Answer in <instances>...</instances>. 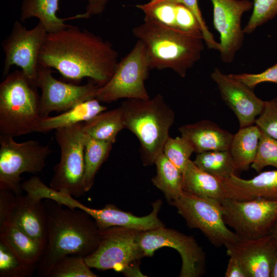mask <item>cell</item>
Masks as SVG:
<instances>
[{
    "instance_id": "6da1fadb",
    "label": "cell",
    "mask_w": 277,
    "mask_h": 277,
    "mask_svg": "<svg viewBox=\"0 0 277 277\" xmlns=\"http://www.w3.org/2000/svg\"><path fill=\"white\" fill-rule=\"evenodd\" d=\"M118 57L117 51L109 41L70 25L47 34L38 63L56 69L66 79L76 82L89 77L101 87L113 75Z\"/></svg>"
},
{
    "instance_id": "7a4b0ae2",
    "label": "cell",
    "mask_w": 277,
    "mask_h": 277,
    "mask_svg": "<svg viewBox=\"0 0 277 277\" xmlns=\"http://www.w3.org/2000/svg\"><path fill=\"white\" fill-rule=\"evenodd\" d=\"M47 216V242L37 266L38 274L46 276L62 258L76 255L85 258L97 248L100 230L94 220L79 209L63 207L50 199H44Z\"/></svg>"
},
{
    "instance_id": "3957f363",
    "label": "cell",
    "mask_w": 277,
    "mask_h": 277,
    "mask_svg": "<svg viewBox=\"0 0 277 277\" xmlns=\"http://www.w3.org/2000/svg\"><path fill=\"white\" fill-rule=\"evenodd\" d=\"M144 45L150 69H169L182 77L201 58L204 49L202 32H189L144 17L132 30Z\"/></svg>"
},
{
    "instance_id": "277c9868",
    "label": "cell",
    "mask_w": 277,
    "mask_h": 277,
    "mask_svg": "<svg viewBox=\"0 0 277 277\" xmlns=\"http://www.w3.org/2000/svg\"><path fill=\"white\" fill-rule=\"evenodd\" d=\"M120 107L125 128L131 131L140 142L143 164L152 165L163 152L169 136L175 118L173 111L160 94L147 100L126 99Z\"/></svg>"
},
{
    "instance_id": "5b68a950",
    "label": "cell",
    "mask_w": 277,
    "mask_h": 277,
    "mask_svg": "<svg viewBox=\"0 0 277 277\" xmlns=\"http://www.w3.org/2000/svg\"><path fill=\"white\" fill-rule=\"evenodd\" d=\"M0 84V133L18 136L36 132L43 118L37 86L22 70L9 73Z\"/></svg>"
},
{
    "instance_id": "8992f818",
    "label": "cell",
    "mask_w": 277,
    "mask_h": 277,
    "mask_svg": "<svg viewBox=\"0 0 277 277\" xmlns=\"http://www.w3.org/2000/svg\"><path fill=\"white\" fill-rule=\"evenodd\" d=\"M83 123L55 130L61 157L54 167L49 186L74 197L86 193L83 186L85 139L82 131Z\"/></svg>"
},
{
    "instance_id": "52a82bcc",
    "label": "cell",
    "mask_w": 277,
    "mask_h": 277,
    "mask_svg": "<svg viewBox=\"0 0 277 277\" xmlns=\"http://www.w3.org/2000/svg\"><path fill=\"white\" fill-rule=\"evenodd\" d=\"M51 152L48 145L38 141L18 143L12 136L0 134V189L21 194V175L41 172Z\"/></svg>"
},
{
    "instance_id": "ba28073f",
    "label": "cell",
    "mask_w": 277,
    "mask_h": 277,
    "mask_svg": "<svg viewBox=\"0 0 277 277\" xmlns=\"http://www.w3.org/2000/svg\"><path fill=\"white\" fill-rule=\"evenodd\" d=\"M170 204L176 208L188 226L201 230L216 247L225 246L240 239L227 226L219 200L198 196L183 190Z\"/></svg>"
},
{
    "instance_id": "9c48e42d",
    "label": "cell",
    "mask_w": 277,
    "mask_h": 277,
    "mask_svg": "<svg viewBox=\"0 0 277 277\" xmlns=\"http://www.w3.org/2000/svg\"><path fill=\"white\" fill-rule=\"evenodd\" d=\"M150 70L143 44L139 40L118 62L110 80L97 90L96 98L110 103L121 98H150L145 86Z\"/></svg>"
},
{
    "instance_id": "30bf717a",
    "label": "cell",
    "mask_w": 277,
    "mask_h": 277,
    "mask_svg": "<svg viewBox=\"0 0 277 277\" xmlns=\"http://www.w3.org/2000/svg\"><path fill=\"white\" fill-rule=\"evenodd\" d=\"M227 225L242 239H252L269 234L277 220V200L256 198L221 201Z\"/></svg>"
},
{
    "instance_id": "8fae6325",
    "label": "cell",
    "mask_w": 277,
    "mask_h": 277,
    "mask_svg": "<svg viewBox=\"0 0 277 277\" xmlns=\"http://www.w3.org/2000/svg\"><path fill=\"white\" fill-rule=\"evenodd\" d=\"M141 231L122 227L100 230L98 246L84 258L86 263L90 268L101 270L122 272L145 256L139 243Z\"/></svg>"
},
{
    "instance_id": "7c38bea8",
    "label": "cell",
    "mask_w": 277,
    "mask_h": 277,
    "mask_svg": "<svg viewBox=\"0 0 277 277\" xmlns=\"http://www.w3.org/2000/svg\"><path fill=\"white\" fill-rule=\"evenodd\" d=\"M139 243L145 256H151L156 250L164 247L176 250L182 262L181 277H197L204 270L205 252L191 236L164 226L141 231Z\"/></svg>"
},
{
    "instance_id": "4fadbf2b",
    "label": "cell",
    "mask_w": 277,
    "mask_h": 277,
    "mask_svg": "<svg viewBox=\"0 0 277 277\" xmlns=\"http://www.w3.org/2000/svg\"><path fill=\"white\" fill-rule=\"evenodd\" d=\"M47 34L39 22L28 29L19 21H15L10 34L2 44L5 53L3 78L9 73L10 67L16 65L36 84L39 53Z\"/></svg>"
},
{
    "instance_id": "5bb4252c",
    "label": "cell",
    "mask_w": 277,
    "mask_h": 277,
    "mask_svg": "<svg viewBox=\"0 0 277 277\" xmlns=\"http://www.w3.org/2000/svg\"><path fill=\"white\" fill-rule=\"evenodd\" d=\"M52 69L39 64L36 84L41 90V113L43 118L51 112H64L86 101L96 98L100 87L94 82L80 85L55 78Z\"/></svg>"
},
{
    "instance_id": "9a60e30c",
    "label": "cell",
    "mask_w": 277,
    "mask_h": 277,
    "mask_svg": "<svg viewBox=\"0 0 277 277\" xmlns=\"http://www.w3.org/2000/svg\"><path fill=\"white\" fill-rule=\"evenodd\" d=\"M213 5V23L220 36L221 61L231 63L242 47L244 40L241 27L243 14L253 8L249 0H211Z\"/></svg>"
},
{
    "instance_id": "2e32d148",
    "label": "cell",
    "mask_w": 277,
    "mask_h": 277,
    "mask_svg": "<svg viewBox=\"0 0 277 277\" xmlns=\"http://www.w3.org/2000/svg\"><path fill=\"white\" fill-rule=\"evenodd\" d=\"M211 77L217 86L221 97L236 115L240 128L254 124L261 113L264 101L259 98L252 89L215 68Z\"/></svg>"
},
{
    "instance_id": "e0dca14e",
    "label": "cell",
    "mask_w": 277,
    "mask_h": 277,
    "mask_svg": "<svg viewBox=\"0 0 277 277\" xmlns=\"http://www.w3.org/2000/svg\"><path fill=\"white\" fill-rule=\"evenodd\" d=\"M225 246L227 255L238 262L247 277L270 276L277 242L270 234L256 239H240Z\"/></svg>"
},
{
    "instance_id": "ac0fdd59",
    "label": "cell",
    "mask_w": 277,
    "mask_h": 277,
    "mask_svg": "<svg viewBox=\"0 0 277 277\" xmlns=\"http://www.w3.org/2000/svg\"><path fill=\"white\" fill-rule=\"evenodd\" d=\"M162 201L157 200L152 204V211L144 216H137L124 211L114 205L108 204L102 209H93L84 205L74 197L69 196L65 201V205L71 209H79L88 213L95 222L100 230L111 227H122L139 231H147L165 226L159 219L158 214Z\"/></svg>"
},
{
    "instance_id": "d6986e66",
    "label": "cell",
    "mask_w": 277,
    "mask_h": 277,
    "mask_svg": "<svg viewBox=\"0 0 277 277\" xmlns=\"http://www.w3.org/2000/svg\"><path fill=\"white\" fill-rule=\"evenodd\" d=\"M11 222L46 247L47 216L43 200L27 192L16 195Z\"/></svg>"
},
{
    "instance_id": "ffe728a7",
    "label": "cell",
    "mask_w": 277,
    "mask_h": 277,
    "mask_svg": "<svg viewBox=\"0 0 277 277\" xmlns=\"http://www.w3.org/2000/svg\"><path fill=\"white\" fill-rule=\"evenodd\" d=\"M179 130L197 153L229 150L233 136L215 123L207 120L182 125Z\"/></svg>"
},
{
    "instance_id": "44dd1931",
    "label": "cell",
    "mask_w": 277,
    "mask_h": 277,
    "mask_svg": "<svg viewBox=\"0 0 277 277\" xmlns=\"http://www.w3.org/2000/svg\"><path fill=\"white\" fill-rule=\"evenodd\" d=\"M223 180L230 199L241 201L256 198L277 200V170L260 172L248 180L233 174Z\"/></svg>"
},
{
    "instance_id": "7402d4cb",
    "label": "cell",
    "mask_w": 277,
    "mask_h": 277,
    "mask_svg": "<svg viewBox=\"0 0 277 277\" xmlns=\"http://www.w3.org/2000/svg\"><path fill=\"white\" fill-rule=\"evenodd\" d=\"M183 175V189L185 191L220 201L230 198L223 179L202 170L190 160Z\"/></svg>"
},
{
    "instance_id": "603a6c76",
    "label": "cell",
    "mask_w": 277,
    "mask_h": 277,
    "mask_svg": "<svg viewBox=\"0 0 277 277\" xmlns=\"http://www.w3.org/2000/svg\"><path fill=\"white\" fill-rule=\"evenodd\" d=\"M0 240L21 260L31 266L37 267L46 249L12 222L0 228Z\"/></svg>"
},
{
    "instance_id": "cb8c5ba5",
    "label": "cell",
    "mask_w": 277,
    "mask_h": 277,
    "mask_svg": "<svg viewBox=\"0 0 277 277\" xmlns=\"http://www.w3.org/2000/svg\"><path fill=\"white\" fill-rule=\"evenodd\" d=\"M96 98L82 102L58 115L42 119L36 132L47 133L61 128L87 122L107 110Z\"/></svg>"
},
{
    "instance_id": "d4e9b609",
    "label": "cell",
    "mask_w": 277,
    "mask_h": 277,
    "mask_svg": "<svg viewBox=\"0 0 277 277\" xmlns=\"http://www.w3.org/2000/svg\"><path fill=\"white\" fill-rule=\"evenodd\" d=\"M261 132L256 125H252L240 128L233 134L229 150L236 171L249 169L256 154Z\"/></svg>"
},
{
    "instance_id": "484cf974",
    "label": "cell",
    "mask_w": 277,
    "mask_h": 277,
    "mask_svg": "<svg viewBox=\"0 0 277 277\" xmlns=\"http://www.w3.org/2000/svg\"><path fill=\"white\" fill-rule=\"evenodd\" d=\"M60 0H23L21 10V20L24 21L35 17L39 19L48 33L61 31L70 25L64 22L76 19V15L68 18H60L57 16L59 10Z\"/></svg>"
},
{
    "instance_id": "4316f807",
    "label": "cell",
    "mask_w": 277,
    "mask_h": 277,
    "mask_svg": "<svg viewBox=\"0 0 277 277\" xmlns=\"http://www.w3.org/2000/svg\"><path fill=\"white\" fill-rule=\"evenodd\" d=\"M124 128L123 113L119 107L101 112L84 122L82 131L87 136L113 144L118 133Z\"/></svg>"
},
{
    "instance_id": "83f0119b",
    "label": "cell",
    "mask_w": 277,
    "mask_h": 277,
    "mask_svg": "<svg viewBox=\"0 0 277 277\" xmlns=\"http://www.w3.org/2000/svg\"><path fill=\"white\" fill-rule=\"evenodd\" d=\"M156 174L152 178L153 184L161 190L169 203L183 192L182 172L162 152L156 159Z\"/></svg>"
},
{
    "instance_id": "f1b7e54d",
    "label": "cell",
    "mask_w": 277,
    "mask_h": 277,
    "mask_svg": "<svg viewBox=\"0 0 277 277\" xmlns=\"http://www.w3.org/2000/svg\"><path fill=\"white\" fill-rule=\"evenodd\" d=\"M112 145V143L95 140L85 135V167L83 180L85 192L92 187L96 174L108 157Z\"/></svg>"
},
{
    "instance_id": "f546056e",
    "label": "cell",
    "mask_w": 277,
    "mask_h": 277,
    "mask_svg": "<svg viewBox=\"0 0 277 277\" xmlns=\"http://www.w3.org/2000/svg\"><path fill=\"white\" fill-rule=\"evenodd\" d=\"M193 162L202 170L223 180L228 179L236 171L229 150L197 153Z\"/></svg>"
},
{
    "instance_id": "4dcf8cb0",
    "label": "cell",
    "mask_w": 277,
    "mask_h": 277,
    "mask_svg": "<svg viewBox=\"0 0 277 277\" xmlns=\"http://www.w3.org/2000/svg\"><path fill=\"white\" fill-rule=\"evenodd\" d=\"M85 258L76 255L65 256L53 265L47 277H96Z\"/></svg>"
},
{
    "instance_id": "1f68e13d",
    "label": "cell",
    "mask_w": 277,
    "mask_h": 277,
    "mask_svg": "<svg viewBox=\"0 0 277 277\" xmlns=\"http://www.w3.org/2000/svg\"><path fill=\"white\" fill-rule=\"evenodd\" d=\"M36 267L23 262L6 244L0 240L1 277L30 276Z\"/></svg>"
},
{
    "instance_id": "d6a6232c",
    "label": "cell",
    "mask_w": 277,
    "mask_h": 277,
    "mask_svg": "<svg viewBox=\"0 0 277 277\" xmlns=\"http://www.w3.org/2000/svg\"><path fill=\"white\" fill-rule=\"evenodd\" d=\"M194 152L190 142L183 136L167 139L163 150L165 156L183 173L184 172L190 157Z\"/></svg>"
},
{
    "instance_id": "836d02e7",
    "label": "cell",
    "mask_w": 277,
    "mask_h": 277,
    "mask_svg": "<svg viewBox=\"0 0 277 277\" xmlns=\"http://www.w3.org/2000/svg\"><path fill=\"white\" fill-rule=\"evenodd\" d=\"M136 7L144 12L145 17L176 28V4L165 0H150L147 3L137 5Z\"/></svg>"
},
{
    "instance_id": "e575fe53",
    "label": "cell",
    "mask_w": 277,
    "mask_h": 277,
    "mask_svg": "<svg viewBox=\"0 0 277 277\" xmlns=\"http://www.w3.org/2000/svg\"><path fill=\"white\" fill-rule=\"evenodd\" d=\"M252 12L243 28L244 34L252 33L277 15V0H252Z\"/></svg>"
},
{
    "instance_id": "d590c367",
    "label": "cell",
    "mask_w": 277,
    "mask_h": 277,
    "mask_svg": "<svg viewBox=\"0 0 277 277\" xmlns=\"http://www.w3.org/2000/svg\"><path fill=\"white\" fill-rule=\"evenodd\" d=\"M268 166L277 168V140L262 131L256 154L250 167L260 173Z\"/></svg>"
},
{
    "instance_id": "8d00e7d4",
    "label": "cell",
    "mask_w": 277,
    "mask_h": 277,
    "mask_svg": "<svg viewBox=\"0 0 277 277\" xmlns=\"http://www.w3.org/2000/svg\"><path fill=\"white\" fill-rule=\"evenodd\" d=\"M254 124L262 131L277 140V98L264 102L263 109Z\"/></svg>"
},
{
    "instance_id": "74e56055",
    "label": "cell",
    "mask_w": 277,
    "mask_h": 277,
    "mask_svg": "<svg viewBox=\"0 0 277 277\" xmlns=\"http://www.w3.org/2000/svg\"><path fill=\"white\" fill-rule=\"evenodd\" d=\"M175 4H182L189 9L194 14L200 26L204 42L207 47L219 50V43L216 42L209 31L200 9L197 0H165Z\"/></svg>"
},
{
    "instance_id": "f35d334b",
    "label": "cell",
    "mask_w": 277,
    "mask_h": 277,
    "mask_svg": "<svg viewBox=\"0 0 277 277\" xmlns=\"http://www.w3.org/2000/svg\"><path fill=\"white\" fill-rule=\"evenodd\" d=\"M230 75L252 89L262 83L271 82L277 84V63L261 73Z\"/></svg>"
},
{
    "instance_id": "ab89813d",
    "label": "cell",
    "mask_w": 277,
    "mask_h": 277,
    "mask_svg": "<svg viewBox=\"0 0 277 277\" xmlns=\"http://www.w3.org/2000/svg\"><path fill=\"white\" fill-rule=\"evenodd\" d=\"M176 28L189 32H202L198 21L193 13L185 6L176 4Z\"/></svg>"
},
{
    "instance_id": "60d3db41",
    "label": "cell",
    "mask_w": 277,
    "mask_h": 277,
    "mask_svg": "<svg viewBox=\"0 0 277 277\" xmlns=\"http://www.w3.org/2000/svg\"><path fill=\"white\" fill-rule=\"evenodd\" d=\"M16 194L9 189H0V228L10 223Z\"/></svg>"
},
{
    "instance_id": "b9f144b4",
    "label": "cell",
    "mask_w": 277,
    "mask_h": 277,
    "mask_svg": "<svg viewBox=\"0 0 277 277\" xmlns=\"http://www.w3.org/2000/svg\"><path fill=\"white\" fill-rule=\"evenodd\" d=\"M88 4L86 11L81 14L82 18H89L92 16L102 14L105 10L109 0H86Z\"/></svg>"
},
{
    "instance_id": "7bdbcfd3",
    "label": "cell",
    "mask_w": 277,
    "mask_h": 277,
    "mask_svg": "<svg viewBox=\"0 0 277 277\" xmlns=\"http://www.w3.org/2000/svg\"><path fill=\"white\" fill-rule=\"evenodd\" d=\"M225 276L247 277V275L238 262L234 258L229 256Z\"/></svg>"
},
{
    "instance_id": "ee69618b",
    "label": "cell",
    "mask_w": 277,
    "mask_h": 277,
    "mask_svg": "<svg viewBox=\"0 0 277 277\" xmlns=\"http://www.w3.org/2000/svg\"><path fill=\"white\" fill-rule=\"evenodd\" d=\"M134 262L127 266L122 272L125 275L127 276H144L141 272L138 266Z\"/></svg>"
},
{
    "instance_id": "f6af8a7d",
    "label": "cell",
    "mask_w": 277,
    "mask_h": 277,
    "mask_svg": "<svg viewBox=\"0 0 277 277\" xmlns=\"http://www.w3.org/2000/svg\"><path fill=\"white\" fill-rule=\"evenodd\" d=\"M270 277H277V248L273 260Z\"/></svg>"
},
{
    "instance_id": "bcb514c9",
    "label": "cell",
    "mask_w": 277,
    "mask_h": 277,
    "mask_svg": "<svg viewBox=\"0 0 277 277\" xmlns=\"http://www.w3.org/2000/svg\"><path fill=\"white\" fill-rule=\"evenodd\" d=\"M269 234L271 235L277 242V220L272 226Z\"/></svg>"
}]
</instances>
